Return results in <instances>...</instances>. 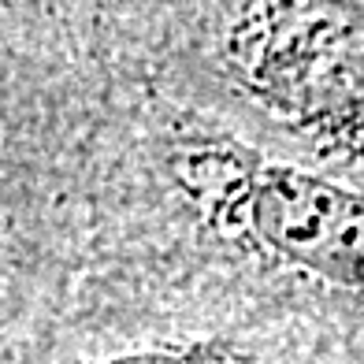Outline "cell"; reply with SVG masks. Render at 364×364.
<instances>
[{
    "label": "cell",
    "mask_w": 364,
    "mask_h": 364,
    "mask_svg": "<svg viewBox=\"0 0 364 364\" xmlns=\"http://www.w3.org/2000/svg\"><path fill=\"white\" fill-rule=\"evenodd\" d=\"M112 364H245L238 353H230L227 346H186V350H160V353H138L123 357Z\"/></svg>",
    "instance_id": "obj_2"
},
{
    "label": "cell",
    "mask_w": 364,
    "mask_h": 364,
    "mask_svg": "<svg viewBox=\"0 0 364 364\" xmlns=\"http://www.w3.org/2000/svg\"><path fill=\"white\" fill-rule=\"evenodd\" d=\"M253 227L301 268L364 290V197L272 168L253 182Z\"/></svg>",
    "instance_id": "obj_1"
}]
</instances>
